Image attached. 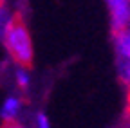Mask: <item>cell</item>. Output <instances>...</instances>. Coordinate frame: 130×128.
<instances>
[{"label": "cell", "instance_id": "obj_6", "mask_svg": "<svg viewBox=\"0 0 130 128\" xmlns=\"http://www.w3.org/2000/svg\"><path fill=\"white\" fill-rule=\"evenodd\" d=\"M16 79H18V85H20L22 88L27 87V76H25V70H24V69L16 70Z\"/></svg>", "mask_w": 130, "mask_h": 128}, {"label": "cell", "instance_id": "obj_7", "mask_svg": "<svg viewBox=\"0 0 130 128\" xmlns=\"http://www.w3.org/2000/svg\"><path fill=\"white\" fill-rule=\"evenodd\" d=\"M2 128H24V126H22L18 121L13 119V121H4V123H2Z\"/></svg>", "mask_w": 130, "mask_h": 128}, {"label": "cell", "instance_id": "obj_8", "mask_svg": "<svg viewBox=\"0 0 130 128\" xmlns=\"http://www.w3.org/2000/svg\"><path fill=\"white\" fill-rule=\"evenodd\" d=\"M38 128H49V121H47V117L43 116V114H38Z\"/></svg>", "mask_w": 130, "mask_h": 128}, {"label": "cell", "instance_id": "obj_5", "mask_svg": "<svg viewBox=\"0 0 130 128\" xmlns=\"http://www.w3.org/2000/svg\"><path fill=\"white\" fill-rule=\"evenodd\" d=\"M125 128H130V90L126 94V106H125Z\"/></svg>", "mask_w": 130, "mask_h": 128}, {"label": "cell", "instance_id": "obj_3", "mask_svg": "<svg viewBox=\"0 0 130 128\" xmlns=\"http://www.w3.org/2000/svg\"><path fill=\"white\" fill-rule=\"evenodd\" d=\"M112 16V31L126 29L130 20V0H107Z\"/></svg>", "mask_w": 130, "mask_h": 128}, {"label": "cell", "instance_id": "obj_1", "mask_svg": "<svg viewBox=\"0 0 130 128\" xmlns=\"http://www.w3.org/2000/svg\"><path fill=\"white\" fill-rule=\"evenodd\" d=\"M2 34H4V43L7 47L11 58L24 70L31 69L32 67V43H31L29 31L25 27V22L20 13L13 14L11 20L7 24H4Z\"/></svg>", "mask_w": 130, "mask_h": 128}, {"label": "cell", "instance_id": "obj_4", "mask_svg": "<svg viewBox=\"0 0 130 128\" xmlns=\"http://www.w3.org/2000/svg\"><path fill=\"white\" fill-rule=\"evenodd\" d=\"M20 99H16V98H9L6 103H4V108H2V117L4 121H13L14 119V114L18 112L20 108Z\"/></svg>", "mask_w": 130, "mask_h": 128}, {"label": "cell", "instance_id": "obj_2", "mask_svg": "<svg viewBox=\"0 0 130 128\" xmlns=\"http://www.w3.org/2000/svg\"><path fill=\"white\" fill-rule=\"evenodd\" d=\"M114 34V51H116V67L121 83L130 90V31H112Z\"/></svg>", "mask_w": 130, "mask_h": 128}]
</instances>
